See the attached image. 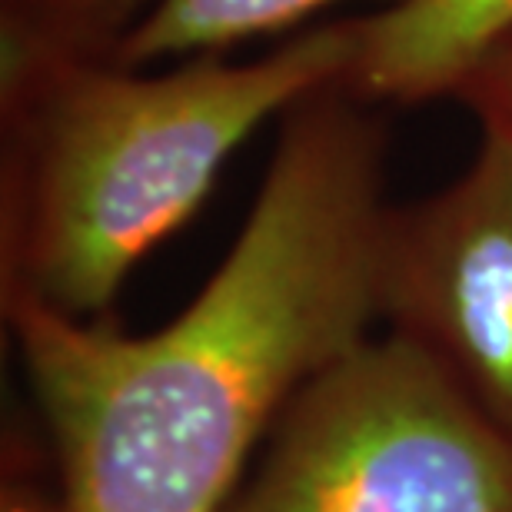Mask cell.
Wrapping results in <instances>:
<instances>
[{
	"label": "cell",
	"mask_w": 512,
	"mask_h": 512,
	"mask_svg": "<svg viewBox=\"0 0 512 512\" xmlns=\"http://www.w3.org/2000/svg\"><path fill=\"white\" fill-rule=\"evenodd\" d=\"M389 130L343 84L280 117L240 233L150 333L4 300L70 512H223L293 393L373 336Z\"/></svg>",
	"instance_id": "obj_1"
},
{
	"label": "cell",
	"mask_w": 512,
	"mask_h": 512,
	"mask_svg": "<svg viewBox=\"0 0 512 512\" xmlns=\"http://www.w3.org/2000/svg\"><path fill=\"white\" fill-rule=\"evenodd\" d=\"M356 17L260 57L67 67L0 104V303L107 320L133 270L270 120L353 64Z\"/></svg>",
	"instance_id": "obj_2"
},
{
	"label": "cell",
	"mask_w": 512,
	"mask_h": 512,
	"mask_svg": "<svg viewBox=\"0 0 512 512\" xmlns=\"http://www.w3.org/2000/svg\"><path fill=\"white\" fill-rule=\"evenodd\" d=\"M223 512H512V443L373 333L296 389Z\"/></svg>",
	"instance_id": "obj_3"
},
{
	"label": "cell",
	"mask_w": 512,
	"mask_h": 512,
	"mask_svg": "<svg viewBox=\"0 0 512 512\" xmlns=\"http://www.w3.org/2000/svg\"><path fill=\"white\" fill-rule=\"evenodd\" d=\"M376 316L512 443V163L479 140L426 197L389 203Z\"/></svg>",
	"instance_id": "obj_4"
},
{
	"label": "cell",
	"mask_w": 512,
	"mask_h": 512,
	"mask_svg": "<svg viewBox=\"0 0 512 512\" xmlns=\"http://www.w3.org/2000/svg\"><path fill=\"white\" fill-rule=\"evenodd\" d=\"M512 30V0H399L356 17L340 84L373 107L449 100L469 67Z\"/></svg>",
	"instance_id": "obj_5"
},
{
	"label": "cell",
	"mask_w": 512,
	"mask_h": 512,
	"mask_svg": "<svg viewBox=\"0 0 512 512\" xmlns=\"http://www.w3.org/2000/svg\"><path fill=\"white\" fill-rule=\"evenodd\" d=\"M153 0H0V104L67 67L120 60Z\"/></svg>",
	"instance_id": "obj_6"
},
{
	"label": "cell",
	"mask_w": 512,
	"mask_h": 512,
	"mask_svg": "<svg viewBox=\"0 0 512 512\" xmlns=\"http://www.w3.org/2000/svg\"><path fill=\"white\" fill-rule=\"evenodd\" d=\"M340 4L346 0H153L120 50V64L153 67L160 60L230 54L256 37H293L320 24L316 17ZM376 4L389 7L399 0Z\"/></svg>",
	"instance_id": "obj_7"
},
{
	"label": "cell",
	"mask_w": 512,
	"mask_h": 512,
	"mask_svg": "<svg viewBox=\"0 0 512 512\" xmlns=\"http://www.w3.org/2000/svg\"><path fill=\"white\" fill-rule=\"evenodd\" d=\"M449 100L466 107L483 130V143L496 147L512 163V30L483 50Z\"/></svg>",
	"instance_id": "obj_8"
},
{
	"label": "cell",
	"mask_w": 512,
	"mask_h": 512,
	"mask_svg": "<svg viewBox=\"0 0 512 512\" xmlns=\"http://www.w3.org/2000/svg\"><path fill=\"white\" fill-rule=\"evenodd\" d=\"M0 512H70L60 493L47 443L14 426L4 433V473H0Z\"/></svg>",
	"instance_id": "obj_9"
}]
</instances>
